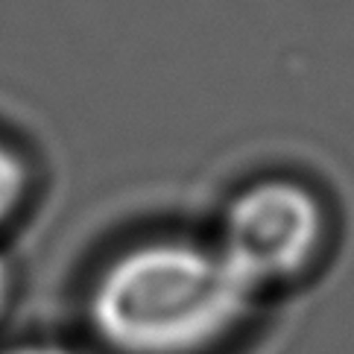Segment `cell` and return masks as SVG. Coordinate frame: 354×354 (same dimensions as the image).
I'll return each instance as SVG.
<instances>
[{
	"label": "cell",
	"mask_w": 354,
	"mask_h": 354,
	"mask_svg": "<svg viewBox=\"0 0 354 354\" xmlns=\"http://www.w3.org/2000/svg\"><path fill=\"white\" fill-rule=\"evenodd\" d=\"M27 187H30L27 164L6 141H0V225L15 214L21 199L27 196Z\"/></svg>",
	"instance_id": "3"
},
{
	"label": "cell",
	"mask_w": 354,
	"mask_h": 354,
	"mask_svg": "<svg viewBox=\"0 0 354 354\" xmlns=\"http://www.w3.org/2000/svg\"><path fill=\"white\" fill-rule=\"evenodd\" d=\"M325 240V211L310 187L263 179L232 196L223 211L217 249L261 290L296 278Z\"/></svg>",
	"instance_id": "2"
},
{
	"label": "cell",
	"mask_w": 354,
	"mask_h": 354,
	"mask_svg": "<svg viewBox=\"0 0 354 354\" xmlns=\"http://www.w3.org/2000/svg\"><path fill=\"white\" fill-rule=\"evenodd\" d=\"M0 354H77V351L65 348V346H53V343H27V346L3 348Z\"/></svg>",
	"instance_id": "4"
},
{
	"label": "cell",
	"mask_w": 354,
	"mask_h": 354,
	"mask_svg": "<svg viewBox=\"0 0 354 354\" xmlns=\"http://www.w3.org/2000/svg\"><path fill=\"white\" fill-rule=\"evenodd\" d=\"M255 293L217 243L158 237L100 270L88 319L118 354H196L246 319Z\"/></svg>",
	"instance_id": "1"
},
{
	"label": "cell",
	"mask_w": 354,
	"mask_h": 354,
	"mask_svg": "<svg viewBox=\"0 0 354 354\" xmlns=\"http://www.w3.org/2000/svg\"><path fill=\"white\" fill-rule=\"evenodd\" d=\"M9 296H12V270L3 261V255H0V316H3V310L9 305Z\"/></svg>",
	"instance_id": "5"
}]
</instances>
